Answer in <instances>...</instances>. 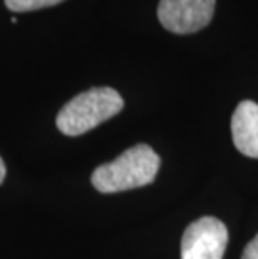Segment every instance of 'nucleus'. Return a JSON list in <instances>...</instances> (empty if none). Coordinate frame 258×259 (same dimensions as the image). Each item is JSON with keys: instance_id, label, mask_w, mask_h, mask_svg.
I'll return each mask as SVG.
<instances>
[{"instance_id": "f257e3e1", "label": "nucleus", "mask_w": 258, "mask_h": 259, "mask_svg": "<svg viewBox=\"0 0 258 259\" xmlns=\"http://www.w3.org/2000/svg\"><path fill=\"white\" fill-rule=\"evenodd\" d=\"M158 170V154L150 146L138 144L124 151L113 162L97 167L91 176V183L102 194H114L151 184Z\"/></svg>"}, {"instance_id": "f03ea898", "label": "nucleus", "mask_w": 258, "mask_h": 259, "mask_svg": "<svg viewBox=\"0 0 258 259\" xmlns=\"http://www.w3.org/2000/svg\"><path fill=\"white\" fill-rule=\"evenodd\" d=\"M123 107L124 101L118 91L111 87H92L70 99L60 109L56 124L62 134L76 137L114 117Z\"/></svg>"}, {"instance_id": "7ed1b4c3", "label": "nucleus", "mask_w": 258, "mask_h": 259, "mask_svg": "<svg viewBox=\"0 0 258 259\" xmlns=\"http://www.w3.org/2000/svg\"><path fill=\"white\" fill-rule=\"evenodd\" d=\"M227 244V226L216 218H200L185 231L181 239V259H223Z\"/></svg>"}, {"instance_id": "20e7f679", "label": "nucleus", "mask_w": 258, "mask_h": 259, "mask_svg": "<svg viewBox=\"0 0 258 259\" xmlns=\"http://www.w3.org/2000/svg\"><path fill=\"white\" fill-rule=\"evenodd\" d=\"M215 0H159L158 19L173 34H195L210 24Z\"/></svg>"}, {"instance_id": "39448f33", "label": "nucleus", "mask_w": 258, "mask_h": 259, "mask_svg": "<svg viewBox=\"0 0 258 259\" xmlns=\"http://www.w3.org/2000/svg\"><path fill=\"white\" fill-rule=\"evenodd\" d=\"M235 147L246 157L258 159V104L241 101L232 117Z\"/></svg>"}, {"instance_id": "423d86ee", "label": "nucleus", "mask_w": 258, "mask_h": 259, "mask_svg": "<svg viewBox=\"0 0 258 259\" xmlns=\"http://www.w3.org/2000/svg\"><path fill=\"white\" fill-rule=\"evenodd\" d=\"M60 2L64 0H5V5L12 12H30V10L52 7Z\"/></svg>"}, {"instance_id": "0eeeda50", "label": "nucleus", "mask_w": 258, "mask_h": 259, "mask_svg": "<svg viewBox=\"0 0 258 259\" xmlns=\"http://www.w3.org/2000/svg\"><path fill=\"white\" fill-rule=\"evenodd\" d=\"M241 259H258V236H255V238L246 244Z\"/></svg>"}, {"instance_id": "6e6552de", "label": "nucleus", "mask_w": 258, "mask_h": 259, "mask_svg": "<svg viewBox=\"0 0 258 259\" xmlns=\"http://www.w3.org/2000/svg\"><path fill=\"white\" fill-rule=\"evenodd\" d=\"M5 164H4V161H2V157H0V184L4 183V179H5Z\"/></svg>"}]
</instances>
